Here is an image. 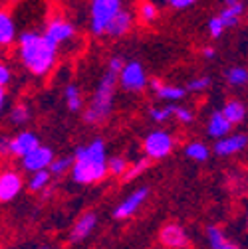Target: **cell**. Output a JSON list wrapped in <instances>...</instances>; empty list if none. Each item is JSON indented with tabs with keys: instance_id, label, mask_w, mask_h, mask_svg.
Listing matches in <instances>:
<instances>
[{
	"instance_id": "obj_1",
	"label": "cell",
	"mask_w": 248,
	"mask_h": 249,
	"mask_svg": "<svg viewBox=\"0 0 248 249\" xmlns=\"http://www.w3.org/2000/svg\"><path fill=\"white\" fill-rule=\"evenodd\" d=\"M107 174V157L105 144L102 139H96L87 146H80L76 150L74 164H72V178L78 184H94L100 182Z\"/></svg>"
},
{
	"instance_id": "obj_2",
	"label": "cell",
	"mask_w": 248,
	"mask_h": 249,
	"mask_svg": "<svg viewBox=\"0 0 248 249\" xmlns=\"http://www.w3.org/2000/svg\"><path fill=\"white\" fill-rule=\"evenodd\" d=\"M20 57L34 75H46L54 66L56 46L50 44L44 34L38 36L34 32H24L20 36Z\"/></svg>"
},
{
	"instance_id": "obj_3",
	"label": "cell",
	"mask_w": 248,
	"mask_h": 249,
	"mask_svg": "<svg viewBox=\"0 0 248 249\" xmlns=\"http://www.w3.org/2000/svg\"><path fill=\"white\" fill-rule=\"evenodd\" d=\"M117 75L115 71L107 70L105 75L102 77L98 89H96V95L91 99L85 115H83V121L89 123V124H100L103 123L109 113H111V107H113V93H115V83H117Z\"/></svg>"
},
{
	"instance_id": "obj_4",
	"label": "cell",
	"mask_w": 248,
	"mask_h": 249,
	"mask_svg": "<svg viewBox=\"0 0 248 249\" xmlns=\"http://www.w3.org/2000/svg\"><path fill=\"white\" fill-rule=\"evenodd\" d=\"M121 10V0H94L91 2V30L94 34H105L109 20Z\"/></svg>"
},
{
	"instance_id": "obj_5",
	"label": "cell",
	"mask_w": 248,
	"mask_h": 249,
	"mask_svg": "<svg viewBox=\"0 0 248 249\" xmlns=\"http://www.w3.org/2000/svg\"><path fill=\"white\" fill-rule=\"evenodd\" d=\"M143 150L149 159H165L167 154L173 150V137L165 131H153L145 137V142H143Z\"/></svg>"
},
{
	"instance_id": "obj_6",
	"label": "cell",
	"mask_w": 248,
	"mask_h": 249,
	"mask_svg": "<svg viewBox=\"0 0 248 249\" xmlns=\"http://www.w3.org/2000/svg\"><path fill=\"white\" fill-rule=\"evenodd\" d=\"M117 79H119L121 87L127 91H141L147 85V75H145V70L139 61H127V64H123Z\"/></svg>"
},
{
	"instance_id": "obj_7",
	"label": "cell",
	"mask_w": 248,
	"mask_h": 249,
	"mask_svg": "<svg viewBox=\"0 0 248 249\" xmlns=\"http://www.w3.org/2000/svg\"><path fill=\"white\" fill-rule=\"evenodd\" d=\"M147 196H149V188H147V186H141V188H137L133 194H129L125 200H123L113 210V217H115V220H127V217H131L143 206V202L147 200Z\"/></svg>"
},
{
	"instance_id": "obj_8",
	"label": "cell",
	"mask_w": 248,
	"mask_h": 249,
	"mask_svg": "<svg viewBox=\"0 0 248 249\" xmlns=\"http://www.w3.org/2000/svg\"><path fill=\"white\" fill-rule=\"evenodd\" d=\"M159 241L167 249H187L189 247V235L179 224H167L159 231Z\"/></svg>"
},
{
	"instance_id": "obj_9",
	"label": "cell",
	"mask_w": 248,
	"mask_h": 249,
	"mask_svg": "<svg viewBox=\"0 0 248 249\" xmlns=\"http://www.w3.org/2000/svg\"><path fill=\"white\" fill-rule=\"evenodd\" d=\"M52 160H54V152L48 146H36L32 152L22 157V166L28 172H38V170H48Z\"/></svg>"
},
{
	"instance_id": "obj_10",
	"label": "cell",
	"mask_w": 248,
	"mask_h": 249,
	"mask_svg": "<svg viewBox=\"0 0 248 249\" xmlns=\"http://www.w3.org/2000/svg\"><path fill=\"white\" fill-rule=\"evenodd\" d=\"M22 190V178L14 170H4L0 174V202L14 200Z\"/></svg>"
},
{
	"instance_id": "obj_11",
	"label": "cell",
	"mask_w": 248,
	"mask_h": 249,
	"mask_svg": "<svg viewBox=\"0 0 248 249\" xmlns=\"http://www.w3.org/2000/svg\"><path fill=\"white\" fill-rule=\"evenodd\" d=\"M98 226V215L94 212H85L78 217V222L74 224L72 231H70V241L72 243H80L83 241L85 237H89V233L96 230Z\"/></svg>"
},
{
	"instance_id": "obj_12",
	"label": "cell",
	"mask_w": 248,
	"mask_h": 249,
	"mask_svg": "<svg viewBox=\"0 0 248 249\" xmlns=\"http://www.w3.org/2000/svg\"><path fill=\"white\" fill-rule=\"evenodd\" d=\"M74 36V26L70 22H64V20H52L46 28V32H44V38L54 44L56 48L62 44V42H66Z\"/></svg>"
},
{
	"instance_id": "obj_13",
	"label": "cell",
	"mask_w": 248,
	"mask_h": 249,
	"mask_svg": "<svg viewBox=\"0 0 248 249\" xmlns=\"http://www.w3.org/2000/svg\"><path fill=\"white\" fill-rule=\"evenodd\" d=\"M246 144H248L246 135H227V137L219 139V142L214 144V154H219V157H230V154H236L242 148H246Z\"/></svg>"
},
{
	"instance_id": "obj_14",
	"label": "cell",
	"mask_w": 248,
	"mask_h": 249,
	"mask_svg": "<svg viewBox=\"0 0 248 249\" xmlns=\"http://www.w3.org/2000/svg\"><path fill=\"white\" fill-rule=\"evenodd\" d=\"M36 146H40V141L34 133L30 131H24L20 135H16L14 139H10V154H14V157H26L28 152H32Z\"/></svg>"
},
{
	"instance_id": "obj_15",
	"label": "cell",
	"mask_w": 248,
	"mask_h": 249,
	"mask_svg": "<svg viewBox=\"0 0 248 249\" xmlns=\"http://www.w3.org/2000/svg\"><path fill=\"white\" fill-rule=\"evenodd\" d=\"M131 22H133V16L127 12V10H119L107 24L105 28V34L109 36H123L125 32H129V28H131Z\"/></svg>"
},
{
	"instance_id": "obj_16",
	"label": "cell",
	"mask_w": 248,
	"mask_h": 249,
	"mask_svg": "<svg viewBox=\"0 0 248 249\" xmlns=\"http://www.w3.org/2000/svg\"><path fill=\"white\" fill-rule=\"evenodd\" d=\"M207 241L210 249H240L234 241H230L225 231L219 226H208L207 228Z\"/></svg>"
},
{
	"instance_id": "obj_17",
	"label": "cell",
	"mask_w": 248,
	"mask_h": 249,
	"mask_svg": "<svg viewBox=\"0 0 248 249\" xmlns=\"http://www.w3.org/2000/svg\"><path fill=\"white\" fill-rule=\"evenodd\" d=\"M151 87H153V91L157 93V97H161V99H165V101H179V99H183L185 97V87H177V85H165V83H161L159 79H153L151 81Z\"/></svg>"
},
{
	"instance_id": "obj_18",
	"label": "cell",
	"mask_w": 248,
	"mask_h": 249,
	"mask_svg": "<svg viewBox=\"0 0 248 249\" xmlns=\"http://www.w3.org/2000/svg\"><path fill=\"white\" fill-rule=\"evenodd\" d=\"M230 129H232V124L225 119V115H223L221 111H216V113L210 115V119H208V135H210L212 139H223V137H227V135L230 133Z\"/></svg>"
},
{
	"instance_id": "obj_19",
	"label": "cell",
	"mask_w": 248,
	"mask_h": 249,
	"mask_svg": "<svg viewBox=\"0 0 248 249\" xmlns=\"http://www.w3.org/2000/svg\"><path fill=\"white\" fill-rule=\"evenodd\" d=\"M242 12H244V6H242V2H232V4H227L225 6V10L219 14V18L223 20V24H225V28H232V26H236L238 24V20H240V16H242Z\"/></svg>"
},
{
	"instance_id": "obj_20",
	"label": "cell",
	"mask_w": 248,
	"mask_h": 249,
	"mask_svg": "<svg viewBox=\"0 0 248 249\" xmlns=\"http://www.w3.org/2000/svg\"><path fill=\"white\" fill-rule=\"evenodd\" d=\"M14 34H16V28L12 18L0 10V46H8L14 40Z\"/></svg>"
},
{
	"instance_id": "obj_21",
	"label": "cell",
	"mask_w": 248,
	"mask_h": 249,
	"mask_svg": "<svg viewBox=\"0 0 248 249\" xmlns=\"http://www.w3.org/2000/svg\"><path fill=\"white\" fill-rule=\"evenodd\" d=\"M221 113L225 115V119H227L230 124H236V123H240V121L246 117V109H244V105H242L240 101H228V103L223 107Z\"/></svg>"
},
{
	"instance_id": "obj_22",
	"label": "cell",
	"mask_w": 248,
	"mask_h": 249,
	"mask_svg": "<svg viewBox=\"0 0 248 249\" xmlns=\"http://www.w3.org/2000/svg\"><path fill=\"white\" fill-rule=\"evenodd\" d=\"M50 178H52L50 170H38V172H34L32 178H30V182H28L30 192H42V190H46L48 184H50Z\"/></svg>"
},
{
	"instance_id": "obj_23",
	"label": "cell",
	"mask_w": 248,
	"mask_h": 249,
	"mask_svg": "<svg viewBox=\"0 0 248 249\" xmlns=\"http://www.w3.org/2000/svg\"><path fill=\"white\" fill-rule=\"evenodd\" d=\"M185 154H187V159H191V160L205 162V160L210 157V150H208V146L203 144V142H191L187 148H185Z\"/></svg>"
},
{
	"instance_id": "obj_24",
	"label": "cell",
	"mask_w": 248,
	"mask_h": 249,
	"mask_svg": "<svg viewBox=\"0 0 248 249\" xmlns=\"http://www.w3.org/2000/svg\"><path fill=\"white\" fill-rule=\"evenodd\" d=\"M66 105L70 111H80L83 101H82V95H80V89L76 85H68L66 87Z\"/></svg>"
},
{
	"instance_id": "obj_25",
	"label": "cell",
	"mask_w": 248,
	"mask_h": 249,
	"mask_svg": "<svg viewBox=\"0 0 248 249\" xmlns=\"http://www.w3.org/2000/svg\"><path fill=\"white\" fill-rule=\"evenodd\" d=\"M227 81L234 87H240V85H246L248 83V70L244 68H230L227 71Z\"/></svg>"
},
{
	"instance_id": "obj_26",
	"label": "cell",
	"mask_w": 248,
	"mask_h": 249,
	"mask_svg": "<svg viewBox=\"0 0 248 249\" xmlns=\"http://www.w3.org/2000/svg\"><path fill=\"white\" fill-rule=\"evenodd\" d=\"M74 164V159H54L52 164L48 166L50 174H56V176H62V174H66Z\"/></svg>"
},
{
	"instance_id": "obj_27",
	"label": "cell",
	"mask_w": 248,
	"mask_h": 249,
	"mask_svg": "<svg viewBox=\"0 0 248 249\" xmlns=\"http://www.w3.org/2000/svg\"><path fill=\"white\" fill-rule=\"evenodd\" d=\"M129 168L127 160L123 159V157H115V159H109L107 160V172L109 174H115V176H121V174H125Z\"/></svg>"
},
{
	"instance_id": "obj_28",
	"label": "cell",
	"mask_w": 248,
	"mask_h": 249,
	"mask_svg": "<svg viewBox=\"0 0 248 249\" xmlns=\"http://www.w3.org/2000/svg\"><path fill=\"white\" fill-rule=\"evenodd\" d=\"M159 16V10H157V6H155L153 2H143L141 6H139V18L143 20V22H153L155 18Z\"/></svg>"
},
{
	"instance_id": "obj_29",
	"label": "cell",
	"mask_w": 248,
	"mask_h": 249,
	"mask_svg": "<svg viewBox=\"0 0 248 249\" xmlns=\"http://www.w3.org/2000/svg\"><path fill=\"white\" fill-rule=\"evenodd\" d=\"M173 113H175V105H167V107L151 109V111H149V117H151L155 123H163V121H167Z\"/></svg>"
},
{
	"instance_id": "obj_30",
	"label": "cell",
	"mask_w": 248,
	"mask_h": 249,
	"mask_svg": "<svg viewBox=\"0 0 248 249\" xmlns=\"http://www.w3.org/2000/svg\"><path fill=\"white\" fill-rule=\"evenodd\" d=\"M28 119H30V111H28V107H24V105L14 107L12 113H10V121H12L14 124H24Z\"/></svg>"
},
{
	"instance_id": "obj_31",
	"label": "cell",
	"mask_w": 248,
	"mask_h": 249,
	"mask_svg": "<svg viewBox=\"0 0 248 249\" xmlns=\"http://www.w3.org/2000/svg\"><path fill=\"white\" fill-rule=\"evenodd\" d=\"M147 168H149V159H141V160H137L133 166L127 168V172H125V180H131V178L143 174Z\"/></svg>"
},
{
	"instance_id": "obj_32",
	"label": "cell",
	"mask_w": 248,
	"mask_h": 249,
	"mask_svg": "<svg viewBox=\"0 0 248 249\" xmlns=\"http://www.w3.org/2000/svg\"><path fill=\"white\" fill-rule=\"evenodd\" d=\"M223 32H225V24H223V20H221L219 16L210 18V22H208V34H210L212 38H221Z\"/></svg>"
},
{
	"instance_id": "obj_33",
	"label": "cell",
	"mask_w": 248,
	"mask_h": 249,
	"mask_svg": "<svg viewBox=\"0 0 248 249\" xmlns=\"http://www.w3.org/2000/svg\"><path fill=\"white\" fill-rule=\"evenodd\" d=\"M210 85V79L208 77H199V79H191L189 81V85L187 87H185V91H205L207 87Z\"/></svg>"
},
{
	"instance_id": "obj_34",
	"label": "cell",
	"mask_w": 248,
	"mask_h": 249,
	"mask_svg": "<svg viewBox=\"0 0 248 249\" xmlns=\"http://www.w3.org/2000/svg\"><path fill=\"white\" fill-rule=\"evenodd\" d=\"M181 123H185V124H189V123H193V111L191 109H187V107H175V113H173Z\"/></svg>"
},
{
	"instance_id": "obj_35",
	"label": "cell",
	"mask_w": 248,
	"mask_h": 249,
	"mask_svg": "<svg viewBox=\"0 0 248 249\" xmlns=\"http://www.w3.org/2000/svg\"><path fill=\"white\" fill-rule=\"evenodd\" d=\"M171 2V6L173 8H177V10H183V8H189V6H193L197 0H169Z\"/></svg>"
},
{
	"instance_id": "obj_36",
	"label": "cell",
	"mask_w": 248,
	"mask_h": 249,
	"mask_svg": "<svg viewBox=\"0 0 248 249\" xmlns=\"http://www.w3.org/2000/svg\"><path fill=\"white\" fill-rule=\"evenodd\" d=\"M123 61L121 57H111V61H109V66H107V70H111V71H115V73H119L121 71V68H123Z\"/></svg>"
},
{
	"instance_id": "obj_37",
	"label": "cell",
	"mask_w": 248,
	"mask_h": 249,
	"mask_svg": "<svg viewBox=\"0 0 248 249\" xmlns=\"http://www.w3.org/2000/svg\"><path fill=\"white\" fill-rule=\"evenodd\" d=\"M8 81H10V71H8L6 66L0 64V87H4Z\"/></svg>"
},
{
	"instance_id": "obj_38",
	"label": "cell",
	"mask_w": 248,
	"mask_h": 249,
	"mask_svg": "<svg viewBox=\"0 0 248 249\" xmlns=\"http://www.w3.org/2000/svg\"><path fill=\"white\" fill-rule=\"evenodd\" d=\"M0 154H2V157L10 154V139L0 137Z\"/></svg>"
},
{
	"instance_id": "obj_39",
	"label": "cell",
	"mask_w": 248,
	"mask_h": 249,
	"mask_svg": "<svg viewBox=\"0 0 248 249\" xmlns=\"http://www.w3.org/2000/svg\"><path fill=\"white\" fill-rule=\"evenodd\" d=\"M203 55L210 59V57H214V50H212V48H205V50H203Z\"/></svg>"
},
{
	"instance_id": "obj_40",
	"label": "cell",
	"mask_w": 248,
	"mask_h": 249,
	"mask_svg": "<svg viewBox=\"0 0 248 249\" xmlns=\"http://www.w3.org/2000/svg\"><path fill=\"white\" fill-rule=\"evenodd\" d=\"M2 107H4V89L0 87V111H2Z\"/></svg>"
},
{
	"instance_id": "obj_41",
	"label": "cell",
	"mask_w": 248,
	"mask_h": 249,
	"mask_svg": "<svg viewBox=\"0 0 248 249\" xmlns=\"http://www.w3.org/2000/svg\"><path fill=\"white\" fill-rule=\"evenodd\" d=\"M246 230H248V212H246Z\"/></svg>"
},
{
	"instance_id": "obj_42",
	"label": "cell",
	"mask_w": 248,
	"mask_h": 249,
	"mask_svg": "<svg viewBox=\"0 0 248 249\" xmlns=\"http://www.w3.org/2000/svg\"><path fill=\"white\" fill-rule=\"evenodd\" d=\"M42 249H46V247H42Z\"/></svg>"
}]
</instances>
